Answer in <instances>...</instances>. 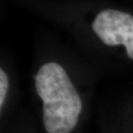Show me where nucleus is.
<instances>
[{"instance_id":"obj_1","label":"nucleus","mask_w":133,"mask_h":133,"mask_svg":"<svg viewBox=\"0 0 133 133\" xmlns=\"http://www.w3.org/2000/svg\"><path fill=\"white\" fill-rule=\"evenodd\" d=\"M42 101V121L48 133H71L79 123L83 101L66 70L54 61L43 64L35 75Z\"/></svg>"},{"instance_id":"obj_2","label":"nucleus","mask_w":133,"mask_h":133,"mask_svg":"<svg viewBox=\"0 0 133 133\" xmlns=\"http://www.w3.org/2000/svg\"><path fill=\"white\" fill-rule=\"evenodd\" d=\"M93 31L109 46H123L133 60V16L118 10L100 12L92 24Z\"/></svg>"},{"instance_id":"obj_3","label":"nucleus","mask_w":133,"mask_h":133,"mask_svg":"<svg viewBox=\"0 0 133 133\" xmlns=\"http://www.w3.org/2000/svg\"><path fill=\"white\" fill-rule=\"evenodd\" d=\"M9 77L4 69H1L0 70V109H1V114H2L5 104H6L7 96H8V92H9Z\"/></svg>"}]
</instances>
